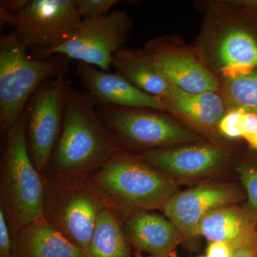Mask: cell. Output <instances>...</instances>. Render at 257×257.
I'll list each match as a JSON object with an SVG mask.
<instances>
[{
    "mask_svg": "<svg viewBox=\"0 0 257 257\" xmlns=\"http://www.w3.org/2000/svg\"><path fill=\"white\" fill-rule=\"evenodd\" d=\"M87 93L71 89L45 177L90 178L119 151Z\"/></svg>",
    "mask_w": 257,
    "mask_h": 257,
    "instance_id": "obj_1",
    "label": "cell"
},
{
    "mask_svg": "<svg viewBox=\"0 0 257 257\" xmlns=\"http://www.w3.org/2000/svg\"><path fill=\"white\" fill-rule=\"evenodd\" d=\"M109 207L123 219L140 211L162 210L178 187L174 179L134 154L119 150L90 177Z\"/></svg>",
    "mask_w": 257,
    "mask_h": 257,
    "instance_id": "obj_2",
    "label": "cell"
},
{
    "mask_svg": "<svg viewBox=\"0 0 257 257\" xmlns=\"http://www.w3.org/2000/svg\"><path fill=\"white\" fill-rule=\"evenodd\" d=\"M45 175L32 162L25 115L4 136L0 165V209L12 234L43 217Z\"/></svg>",
    "mask_w": 257,
    "mask_h": 257,
    "instance_id": "obj_3",
    "label": "cell"
},
{
    "mask_svg": "<svg viewBox=\"0 0 257 257\" xmlns=\"http://www.w3.org/2000/svg\"><path fill=\"white\" fill-rule=\"evenodd\" d=\"M62 55L35 59L13 32L0 37V128L9 133L25 112L32 96L47 79L66 72Z\"/></svg>",
    "mask_w": 257,
    "mask_h": 257,
    "instance_id": "obj_4",
    "label": "cell"
},
{
    "mask_svg": "<svg viewBox=\"0 0 257 257\" xmlns=\"http://www.w3.org/2000/svg\"><path fill=\"white\" fill-rule=\"evenodd\" d=\"M43 216L87 253L96 223L109 204L90 178L45 176Z\"/></svg>",
    "mask_w": 257,
    "mask_h": 257,
    "instance_id": "obj_5",
    "label": "cell"
},
{
    "mask_svg": "<svg viewBox=\"0 0 257 257\" xmlns=\"http://www.w3.org/2000/svg\"><path fill=\"white\" fill-rule=\"evenodd\" d=\"M96 111L122 151L140 154L199 140L197 133L159 111L109 106H97Z\"/></svg>",
    "mask_w": 257,
    "mask_h": 257,
    "instance_id": "obj_6",
    "label": "cell"
},
{
    "mask_svg": "<svg viewBox=\"0 0 257 257\" xmlns=\"http://www.w3.org/2000/svg\"><path fill=\"white\" fill-rule=\"evenodd\" d=\"M133 22L122 10L100 18L82 19L72 36L60 46L30 51L35 59L62 55L109 72L115 54L127 40Z\"/></svg>",
    "mask_w": 257,
    "mask_h": 257,
    "instance_id": "obj_7",
    "label": "cell"
},
{
    "mask_svg": "<svg viewBox=\"0 0 257 257\" xmlns=\"http://www.w3.org/2000/svg\"><path fill=\"white\" fill-rule=\"evenodd\" d=\"M62 72L37 89L26 106L27 140L32 162L45 175L60 138L71 82Z\"/></svg>",
    "mask_w": 257,
    "mask_h": 257,
    "instance_id": "obj_8",
    "label": "cell"
},
{
    "mask_svg": "<svg viewBox=\"0 0 257 257\" xmlns=\"http://www.w3.org/2000/svg\"><path fill=\"white\" fill-rule=\"evenodd\" d=\"M82 19L75 0H30L17 14L0 11L1 28L8 25L29 50H47L62 45Z\"/></svg>",
    "mask_w": 257,
    "mask_h": 257,
    "instance_id": "obj_9",
    "label": "cell"
},
{
    "mask_svg": "<svg viewBox=\"0 0 257 257\" xmlns=\"http://www.w3.org/2000/svg\"><path fill=\"white\" fill-rule=\"evenodd\" d=\"M207 29L203 35L201 53L204 62L224 78L257 69V38L249 30L232 21Z\"/></svg>",
    "mask_w": 257,
    "mask_h": 257,
    "instance_id": "obj_10",
    "label": "cell"
},
{
    "mask_svg": "<svg viewBox=\"0 0 257 257\" xmlns=\"http://www.w3.org/2000/svg\"><path fill=\"white\" fill-rule=\"evenodd\" d=\"M157 69L171 85L191 93L216 92L220 87L214 72L190 49L167 37L147 42L145 47Z\"/></svg>",
    "mask_w": 257,
    "mask_h": 257,
    "instance_id": "obj_11",
    "label": "cell"
},
{
    "mask_svg": "<svg viewBox=\"0 0 257 257\" xmlns=\"http://www.w3.org/2000/svg\"><path fill=\"white\" fill-rule=\"evenodd\" d=\"M242 197L241 191L231 184H202L176 193L162 211L175 224L186 241L197 237L199 225L208 213L218 207L236 204Z\"/></svg>",
    "mask_w": 257,
    "mask_h": 257,
    "instance_id": "obj_12",
    "label": "cell"
},
{
    "mask_svg": "<svg viewBox=\"0 0 257 257\" xmlns=\"http://www.w3.org/2000/svg\"><path fill=\"white\" fill-rule=\"evenodd\" d=\"M136 155L175 181L213 175L221 170L227 160L226 152L211 144L156 149Z\"/></svg>",
    "mask_w": 257,
    "mask_h": 257,
    "instance_id": "obj_13",
    "label": "cell"
},
{
    "mask_svg": "<svg viewBox=\"0 0 257 257\" xmlns=\"http://www.w3.org/2000/svg\"><path fill=\"white\" fill-rule=\"evenodd\" d=\"M76 74L96 106L168 111L161 98L143 92L117 72L78 62Z\"/></svg>",
    "mask_w": 257,
    "mask_h": 257,
    "instance_id": "obj_14",
    "label": "cell"
},
{
    "mask_svg": "<svg viewBox=\"0 0 257 257\" xmlns=\"http://www.w3.org/2000/svg\"><path fill=\"white\" fill-rule=\"evenodd\" d=\"M123 220L135 252L147 253L153 257H175L177 246L185 241L172 221L151 211H138Z\"/></svg>",
    "mask_w": 257,
    "mask_h": 257,
    "instance_id": "obj_15",
    "label": "cell"
},
{
    "mask_svg": "<svg viewBox=\"0 0 257 257\" xmlns=\"http://www.w3.org/2000/svg\"><path fill=\"white\" fill-rule=\"evenodd\" d=\"M13 257H86L43 217L13 235Z\"/></svg>",
    "mask_w": 257,
    "mask_h": 257,
    "instance_id": "obj_16",
    "label": "cell"
},
{
    "mask_svg": "<svg viewBox=\"0 0 257 257\" xmlns=\"http://www.w3.org/2000/svg\"><path fill=\"white\" fill-rule=\"evenodd\" d=\"M162 100L168 111L205 130L217 128L227 111L222 96L216 92L191 93L171 85L170 91Z\"/></svg>",
    "mask_w": 257,
    "mask_h": 257,
    "instance_id": "obj_17",
    "label": "cell"
},
{
    "mask_svg": "<svg viewBox=\"0 0 257 257\" xmlns=\"http://www.w3.org/2000/svg\"><path fill=\"white\" fill-rule=\"evenodd\" d=\"M112 66L116 72L147 94L162 99L170 91L171 84L162 77L145 48L122 47L115 54Z\"/></svg>",
    "mask_w": 257,
    "mask_h": 257,
    "instance_id": "obj_18",
    "label": "cell"
},
{
    "mask_svg": "<svg viewBox=\"0 0 257 257\" xmlns=\"http://www.w3.org/2000/svg\"><path fill=\"white\" fill-rule=\"evenodd\" d=\"M255 230L256 225L249 220L243 207L231 204L208 213L201 221L197 234L209 242L227 243L233 250Z\"/></svg>",
    "mask_w": 257,
    "mask_h": 257,
    "instance_id": "obj_19",
    "label": "cell"
},
{
    "mask_svg": "<svg viewBox=\"0 0 257 257\" xmlns=\"http://www.w3.org/2000/svg\"><path fill=\"white\" fill-rule=\"evenodd\" d=\"M86 257H135L124 220L110 207L101 213L93 232Z\"/></svg>",
    "mask_w": 257,
    "mask_h": 257,
    "instance_id": "obj_20",
    "label": "cell"
},
{
    "mask_svg": "<svg viewBox=\"0 0 257 257\" xmlns=\"http://www.w3.org/2000/svg\"><path fill=\"white\" fill-rule=\"evenodd\" d=\"M223 99L227 110L239 109L257 114V69L224 78Z\"/></svg>",
    "mask_w": 257,
    "mask_h": 257,
    "instance_id": "obj_21",
    "label": "cell"
},
{
    "mask_svg": "<svg viewBox=\"0 0 257 257\" xmlns=\"http://www.w3.org/2000/svg\"><path fill=\"white\" fill-rule=\"evenodd\" d=\"M240 180L246 194V202L243 205L249 220L257 224V162H243L236 168Z\"/></svg>",
    "mask_w": 257,
    "mask_h": 257,
    "instance_id": "obj_22",
    "label": "cell"
},
{
    "mask_svg": "<svg viewBox=\"0 0 257 257\" xmlns=\"http://www.w3.org/2000/svg\"><path fill=\"white\" fill-rule=\"evenodd\" d=\"M234 140L242 138L257 150V114L235 109Z\"/></svg>",
    "mask_w": 257,
    "mask_h": 257,
    "instance_id": "obj_23",
    "label": "cell"
},
{
    "mask_svg": "<svg viewBox=\"0 0 257 257\" xmlns=\"http://www.w3.org/2000/svg\"><path fill=\"white\" fill-rule=\"evenodd\" d=\"M76 8L82 19L100 18L119 3L118 0H75Z\"/></svg>",
    "mask_w": 257,
    "mask_h": 257,
    "instance_id": "obj_24",
    "label": "cell"
},
{
    "mask_svg": "<svg viewBox=\"0 0 257 257\" xmlns=\"http://www.w3.org/2000/svg\"><path fill=\"white\" fill-rule=\"evenodd\" d=\"M0 257H13V234L4 211L0 209Z\"/></svg>",
    "mask_w": 257,
    "mask_h": 257,
    "instance_id": "obj_25",
    "label": "cell"
},
{
    "mask_svg": "<svg viewBox=\"0 0 257 257\" xmlns=\"http://www.w3.org/2000/svg\"><path fill=\"white\" fill-rule=\"evenodd\" d=\"M231 257H257V229L233 248Z\"/></svg>",
    "mask_w": 257,
    "mask_h": 257,
    "instance_id": "obj_26",
    "label": "cell"
},
{
    "mask_svg": "<svg viewBox=\"0 0 257 257\" xmlns=\"http://www.w3.org/2000/svg\"><path fill=\"white\" fill-rule=\"evenodd\" d=\"M233 250L227 243L215 241L209 243L206 251L207 257H231Z\"/></svg>",
    "mask_w": 257,
    "mask_h": 257,
    "instance_id": "obj_27",
    "label": "cell"
},
{
    "mask_svg": "<svg viewBox=\"0 0 257 257\" xmlns=\"http://www.w3.org/2000/svg\"><path fill=\"white\" fill-rule=\"evenodd\" d=\"M30 0H1L0 11L8 14H17L26 8Z\"/></svg>",
    "mask_w": 257,
    "mask_h": 257,
    "instance_id": "obj_28",
    "label": "cell"
},
{
    "mask_svg": "<svg viewBox=\"0 0 257 257\" xmlns=\"http://www.w3.org/2000/svg\"><path fill=\"white\" fill-rule=\"evenodd\" d=\"M228 3L257 14V0H239L229 2Z\"/></svg>",
    "mask_w": 257,
    "mask_h": 257,
    "instance_id": "obj_29",
    "label": "cell"
},
{
    "mask_svg": "<svg viewBox=\"0 0 257 257\" xmlns=\"http://www.w3.org/2000/svg\"><path fill=\"white\" fill-rule=\"evenodd\" d=\"M135 257H153L152 256H145L142 253L135 252Z\"/></svg>",
    "mask_w": 257,
    "mask_h": 257,
    "instance_id": "obj_30",
    "label": "cell"
},
{
    "mask_svg": "<svg viewBox=\"0 0 257 257\" xmlns=\"http://www.w3.org/2000/svg\"><path fill=\"white\" fill-rule=\"evenodd\" d=\"M201 257H207V256H201Z\"/></svg>",
    "mask_w": 257,
    "mask_h": 257,
    "instance_id": "obj_31",
    "label": "cell"
}]
</instances>
